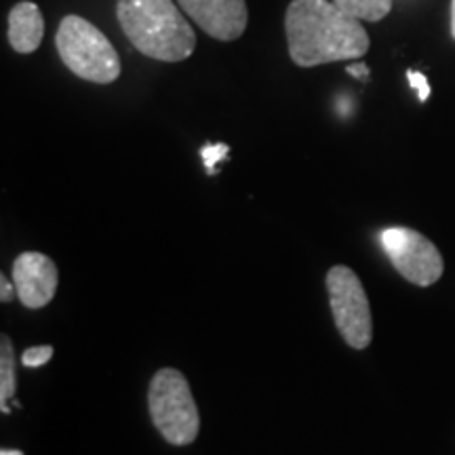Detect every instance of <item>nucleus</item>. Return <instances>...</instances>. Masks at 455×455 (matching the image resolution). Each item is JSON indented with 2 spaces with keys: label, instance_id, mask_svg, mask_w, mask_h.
I'll use <instances>...</instances> for the list:
<instances>
[{
  "label": "nucleus",
  "instance_id": "f257e3e1",
  "mask_svg": "<svg viewBox=\"0 0 455 455\" xmlns=\"http://www.w3.org/2000/svg\"><path fill=\"white\" fill-rule=\"evenodd\" d=\"M284 32L289 57L299 68L358 60L371 44L363 21L341 11L333 0H291Z\"/></svg>",
  "mask_w": 455,
  "mask_h": 455
},
{
  "label": "nucleus",
  "instance_id": "0eeeda50",
  "mask_svg": "<svg viewBox=\"0 0 455 455\" xmlns=\"http://www.w3.org/2000/svg\"><path fill=\"white\" fill-rule=\"evenodd\" d=\"M180 9L212 38L230 43L241 38L249 24L244 0H178Z\"/></svg>",
  "mask_w": 455,
  "mask_h": 455
},
{
  "label": "nucleus",
  "instance_id": "ddd939ff",
  "mask_svg": "<svg viewBox=\"0 0 455 455\" xmlns=\"http://www.w3.org/2000/svg\"><path fill=\"white\" fill-rule=\"evenodd\" d=\"M228 152H230V148H228L226 144H212V146H204L201 156H203V163L204 167H207L209 173H215V164H218L220 161H224V158H228Z\"/></svg>",
  "mask_w": 455,
  "mask_h": 455
},
{
  "label": "nucleus",
  "instance_id": "f03ea898",
  "mask_svg": "<svg viewBox=\"0 0 455 455\" xmlns=\"http://www.w3.org/2000/svg\"><path fill=\"white\" fill-rule=\"evenodd\" d=\"M116 17L141 55L178 64L195 53L196 34L173 0H118Z\"/></svg>",
  "mask_w": 455,
  "mask_h": 455
},
{
  "label": "nucleus",
  "instance_id": "9d476101",
  "mask_svg": "<svg viewBox=\"0 0 455 455\" xmlns=\"http://www.w3.org/2000/svg\"><path fill=\"white\" fill-rule=\"evenodd\" d=\"M15 395V350L7 335L0 339V411L9 413V398Z\"/></svg>",
  "mask_w": 455,
  "mask_h": 455
},
{
  "label": "nucleus",
  "instance_id": "423d86ee",
  "mask_svg": "<svg viewBox=\"0 0 455 455\" xmlns=\"http://www.w3.org/2000/svg\"><path fill=\"white\" fill-rule=\"evenodd\" d=\"M386 255L398 275L418 287H430L445 272V261L436 244L411 228H386L379 236Z\"/></svg>",
  "mask_w": 455,
  "mask_h": 455
},
{
  "label": "nucleus",
  "instance_id": "39448f33",
  "mask_svg": "<svg viewBox=\"0 0 455 455\" xmlns=\"http://www.w3.org/2000/svg\"><path fill=\"white\" fill-rule=\"evenodd\" d=\"M329 304L341 339L355 350H365L373 338V318L361 278L348 266H333L327 272Z\"/></svg>",
  "mask_w": 455,
  "mask_h": 455
},
{
  "label": "nucleus",
  "instance_id": "20e7f679",
  "mask_svg": "<svg viewBox=\"0 0 455 455\" xmlns=\"http://www.w3.org/2000/svg\"><path fill=\"white\" fill-rule=\"evenodd\" d=\"M148 409L155 428L175 447L190 445L201 430V415L186 375L178 369H161L148 388Z\"/></svg>",
  "mask_w": 455,
  "mask_h": 455
},
{
  "label": "nucleus",
  "instance_id": "4468645a",
  "mask_svg": "<svg viewBox=\"0 0 455 455\" xmlns=\"http://www.w3.org/2000/svg\"><path fill=\"white\" fill-rule=\"evenodd\" d=\"M407 78L409 83H411V87L418 91V98L419 101H426L430 98V84H428V78L424 76L422 72H415V70H409L407 72Z\"/></svg>",
  "mask_w": 455,
  "mask_h": 455
},
{
  "label": "nucleus",
  "instance_id": "a211bd4d",
  "mask_svg": "<svg viewBox=\"0 0 455 455\" xmlns=\"http://www.w3.org/2000/svg\"><path fill=\"white\" fill-rule=\"evenodd\" d=\"M0 455H24L21 451H15V449H3Z\"/></svg>",
  "mask_w": 455,
  "mask_h": 455
},
{
  "label": "nucleus",
  "instance_id": "2eb2a0df",
  "mask_svg": "<svg viewBox=\"0 0 455 455\" xmlns=\"http://www.w3.org/2000/svg\"><path fill=\"white\" fill-rule=\"evenodd\" d=\"M15 293H17L15 284H11L9 278L4 275L0 276V301H3V304H9V301L15 298Z\"/></svg>",
  "mask_w": 455,
  "mask_h": 455
},
{
  "label": "nucleus",
  "instance_id": "7ed1b4c3",
  "mask_svg": "<svg viewBox=\"0 0 455 455\" xmlns=\"http://www.w3.org/2000/svg\"><path fill=\"white\" fill-rule=\"evenodd\" d=\"M55 47L68 70L83 81L110 84L121 76V57L106 34L78 15L61 20L55 34Z\"/></svg>",
  "mask_w": 455,
  "mask_h": 455
},
{
  "label": "nucleus",
  "instance_id": "dca6fc26",
  "mask_svg": "<svg viewBox=\"0 0 455 455\" xmlns=\"http://www.w3.org/2000/svg\"><path fill=\"white\" fill-rule=\"evenodd\" d=\"M346 72H348L350 76L358 78V81H367L369 78V68L365 64H350L346 68Z\"/></svg>",
  "mask_w": 455,
  "mask_h": 455
},
{
  "label": "nucleus",
  "instance_id": "f3484780",
  "mask_svg": "<svg viewBox=\"0 0 455 455\" xmlns=\"http://www.w3.org/2000/svg\"><path fill=\"white\" fill-rule=\"evenodd\" d=\"M451 36L455 38V0H451Z\"/></svg>",
  "mask_w": 455,
  "mask_h": 455
},
{
  "label": "nucleus",
  "instance_id": "1a4fd4ad",
  "mask_svg": "<svg viewBox=\"0 0 455 455\" xmlns=\"http://www.w3.org/2000/svg\"><path fill=\"white\" fill-rule=\"evenodd\" d=\"M44 38V20L38 4L24 0L17 3L9 13V44L21 55L38 51Z\"/></svg>",
  "mask_w": 455,
  "mask_h": 455
},
{
  "label": "nucleus",
  "instance_id": "9b49d317",
  "mask_svg": "<svg viewBox=\"0 0 455 455\" xmlns=\"http://www.w3.org/2000/svg\"><path fill=\"white\" fill-rule=\"evenodd\" d=\"M346 13L361 21H379L392 11L395 0H333Z\"/></svg>",
  "mask_w": 455,
  "mask_h": 455
},
{
  "label": "nucleus",
  "instance_id": "f8f14e48",
  "mask_svg": "<svg viewBox=\"0 0 455 455\" xmlns=\"http://www.w3.org/2000/svg\"><path fill=\"white\" fill-rule=\"evenodd\" d=\"M51 356H53V346H32L21 355V365L30 369L43 367L51 361Z\"/></svg>",
  "mask_w": 455,
  "mask_h": 455
},
{
  "label": "nucleus",
  "instance_id": "6e6552de",
  "mask_svg": "<svg viewBox=\"0 0 455 455\" xmlns=\"http://www.w3.org/2000/svg\"><path fill=\"white\" fill-rule=\"evenodd\" d=\"M60 272L55 261L43 253H21L13 264V284L17 298L30 310L44 308L55 298Z\"/></svg>",
  "mask_w": 455,
  "mask_h": 455
}]
</instances>
